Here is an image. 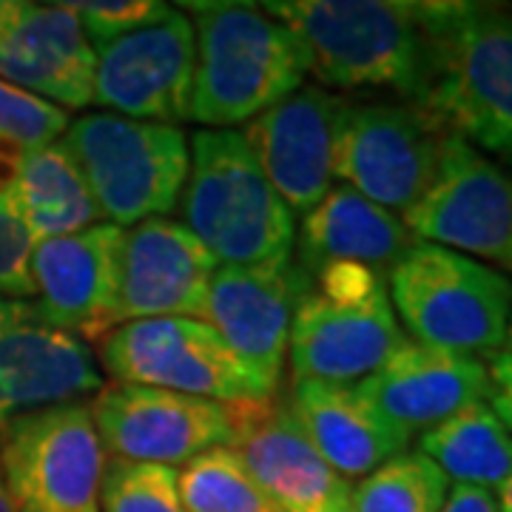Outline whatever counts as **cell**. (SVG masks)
Listing matches in <instances>:
<instances>
[{
  "label": "cell",
  "instance_id": "obj_1",
  "mask_svg": "<svg viewBox=\"0 0 512 512\" xmlns=\"http://www.w3.org/2000/svg\"><path fill=\"white\" fill-rule=\"evenodd\" d=\"M296 40L305 72L325 92H390L419 106L430 46L419 3L274 0L262 6Z\"/></svg>",
  "mask_w": 512,
  "mask_h": 512
},
{
  "label": "cell",
  "instance_id": "obj_2",
  "mask_svg": "<svg viewBox=\"0 0 512 512\" xmlns=\"http://www.w3.org/2000/svg\"><path fill=\"white\" fill-rule=\"evenodd\" d=\"M430 46L419 106L447 131L512 168V12L487 3H419Z\"/></svg>",
  "mask_w": 512,
  "mask_h": 512
},
{
  "label": "cell",
  "instance_id": "obj_3",
  "mask_svg": "<svg viewBox=\"0 0 512 512\" xmlns=\"http://www.w3.org/2000/svg\"><path fill=\"white\" fill-rule=\"evenodd\" d=\"M194 26L191 123L231 128L251 123L305 86V63L293 35L251 3H185Z\"/></svg>",
  "mask_w": 512,
  "mask_h": 512
},
{
  "label": "cell",
  "instance_id": "obj_4",
  "mask_svg": "<svg viewBox=\"0 0 512 512\" xmlns=\"http://www.w3.org/2000/svg\"><path fill=\"white\" fill-rule=\"evenodd\" d=\"M183 188V225L220 265L293 259L296 217L248 151L239 128H197Z\"/></svg>",
  "mask_w": 512,
  "mask_h": 512
},
{
  "label": "cell",
  "instance_id": "obj_5",
  "mask_svg": "<svg viewBox=\"0 0 512 512\" xmlns=\"http://www.w3.org/2000/svg\"><path fill=\"white\" fill-rule=\"evenodd\" d=\"M387 276L365 265H330L311 276L293 313V382L359 384L404 345Z\"/></svg>",
  "mask_w": 512,
  "mask_h": 512
},
{
  "label": "cell",
  "instance_id": "obj_6",
  "mask_svg": "<svg viewBox=\"0 0 512 512\" xmlns=\"http://www.w3.org/2000/svg\"><path fill=\"white\" fill-rule=\"evenodd\" d=\"M387 293L399 325L427 348L490 356L512 322V282L433 242H416L390 268Z\"/></svg>",
  "mask_w": 512,
  "mask_h": 512
},
{
  "label": "cell",
  "instance_id": "obj_7",
  "mask_svg": "<svg viewBox=\"0 0 512 512\" xmlns=\"http://www.w3.org/2000/svg\"><path fill=\"white\" fill-rule=\"evenodd\" d=\"M60 143L80 165L111 225L128 231L168 217L180 205L191 168L183 128L97 111L72 120Z\"/></svg>",
  "mask_w": 512,
  "mask_h": 512
},
{
  "label": "cell",
  "instance_id": "obj_8",
  "mask_svg": "<svg viewBox=\"0 0 512 512\" xmlns=\"http://www.w3.org/2000/svg\"><path fill=\"white\" fill-rule=\"evenodd\" d=\"M100 365L114 382L146 384L220 404L268 402L276 387L242 362L202 319H140L100 336Z\"/></svg>",
  "mask_w": 512,
  "mask_h": 512
},
{
  "label": "cell",
  "instance_id": "obj_9",
  "mask_svg": "<svg viewBox=\"0 0 512 512\" xmlns=\"http://www.w3.org/2000/svg\"><path fill=\"white\" fill-rule=\"evenodd\" d=\"M106 461L92 402L35 410L0 430V478L15 512H100Z\"/></svg>",
  "mask_w": 512,
  "mask_h": 512
},
{
  "label": "cell",
  "instance_id": "obj_10",
  "mask_svg": "<svg viewBox=\"0 0 512 512\" xmlns=\"http://www.w3.org/2000/svg\"><path fill=\"white\" fill-rule=\"evenodd\" d=\"M447 128L416 103H345L333 177L393 214H407L436 180Z\"/></svg>",
  "mask_w": 512,
  "mask_h": 512
},
{
  "label": "cell",
  "instance_id": "obj_11",
  "mask_svg": "<svg viewBox=\"0 0 512 512\" xmlns=\"http://www.w3.org/2000/svg\"><path fill=\"white\" fill-rule=\"evenodd\" d=\"M402 220L419 242L512 274V174L453 131L444 137L436 180Z\"/></svg>",
  "mask_w": 512,
  "mask_h": 512
},
{
  "label": "cell",
  "instance_id": "obj_12",
  "mask_svg": "<svg viewBox=\"0 0 512 512\" xmlns=\"http://www.w3.org/2000/svg\"><path fill=\"white\" fill-rule=\"evenodd\" d=\"M194 26L174 6L131 35L94 46L92 103L128 120L177 126L191 120Z\"/></svg>",
  "mask_w": 512,
  "mask_h": 512
},
{
  "label": "cell",
  "instance_id": "obj_13",
  "mask_svg": "<svg viewBox=\"0 0 512 512\" xmlns=\"http://www.w3.org/2000/svg\"><path fill=\"white\" fill-rule=\"evenodd\" d=\"M92 416L109 458L180 470L234 436L231 404L208 402L146 384H103Z\"/></svg>",
  "mask_w": 512,
  "mask_h": 512
},
{
  "label": "cell",
  "instance_id": "obj_14",
  "mask_svg": "<svg viewBox=\"0 0 512 512\" xmlns=\"http://www.w3.org/2000/svg\"><path fill=\"white\" fill-rule=\"evenodd\" d=\"M100 387L86 339L52 328L32 299L0 293V430L26 413L97 396Z\"/></svg>",
  "mask_w": 512,
  "mask_h": 512
},
{
  "label": "cell",
  "instance_id": "obj_15",
  "mask_svg": "<svg viewBox=\"0 0 512 512\" xmlns=\"http://www.w3.org/2000/svg\"><path fill=\"white\" fill-rule=\"evenodd\" d=\"M345 103L322 86H302L239 128L293 217H305L336 185L333 151Z\"/></svg>",
  "mask_w": 512,
  "mask_h": 512
},
{
  "label": "cell",
  "instance_id": "obj_16",
  "mask_svg": "<svg viewBox=\"0 0 512 512\" xmlns=\"http://www.w3.org/2000/svg\"><path fill=\"white\" fill-rule=\"evenodd\" d=\"M231 450L282 512H350L353 484L316 453L288 399L231 404Z\"/></svg>",
  "mask_w": 512,
  "mask_h": 512
},
{
  "label": "cell",
  "instance_id": "obj_17",
  "mask_svg": "<svg viewBox=\"0 0 512 512\" xmlns=\"http://www.w3.org/2000/svg\"><path fill=\"white\" fill-rule=\"evenodd\" d=\"M217 268L220 262L183 222L160 217L128 228L109 325L168 316L200 319Z\"/></svg>",
  "mask_w": 512,
  "mask_h": 512
},
{
  "label": "cell",
  "instance_id": "obj_18",
  "mask_svg": "<svg viewBox=\"0 0 512 512\" xmlns=\"http://www.w3.org/2000/svg\"><path fill=\"white\" fill-rule=\"evenodd\" d=\"M308 282L311 276L296 265V259L251 268L220 265L200 319L217 330L228 348L265 382L279 387L293 313Z\"/></svg>",
  "mask_w": 512,
  "mask_h": 512
},
{
  "label": "cell",
  "instance_id": "obj_19",
  "mask_svg": "<svg viewBox=\"0 0 512 512\" xmlns=\"http://www.w3.org/2000/svg\"><path fill=\"white\" fill-rule=\"evenodd\" d=\"M0 80L57 109H86L94 49L66 3L0 0Z\"/></svg>",
  "mask_w": 512,
  "mask_h": 512
},
{
  "label": "cell",
  "instance_id": "obj_20",
  "mask_svg": "<svg viewBox=\"0 0 512 512\" xmlns=\"http://www.w3.org/2000/svg\"><path fill=\"white\" fill-rule=\"evenodd\" d=\"M126 231L97 222L69 237L40 239L32 248V305L52 328L80 339L109 333Z\"/></svg>",
  "mask_w": 512,
  "mask_h": 512
},
{
  "label": "cell",
  "instance_id": "obj_21",
  "mask_svg": "<svg viewBox=\"0 0 512 512\" xmlns=\"http://www.w3.org/2000/svg\"><path fill=\"white\" fill-rule=\"evenodd\" d=\"M353 387L387 424L413 439L464 407L487 402V365L478 356L427 348L407 336L376 373Z\"/></svg>",
  "mask_w": 512,
  "mask_h": 512
},
{
  "label": "cell",
  "instance_id": "obj_22",
  "mask_svg": "<svg viewBox=\"0 0 512 512\" xmlns=\"http://www.w3.org/2000/svg\"><path fill=\"white\" fill-rule=\"evenodd\" d=\"M416 242L419 239L410 234L399 214L336 183L325 200L302 217L293 259L308 276L330 265H365L387 276Z\"/></svg>",
  "mask_w": 512,
  "mask_h": 512
},
{
  "label": "cell",
  "instance_id": "obj_23",
  "mask_svg": "<svg viewBox=\"0 0 512 512\" xmlns=\"http://www.w3.org/2000/svg\"><path fill=\"white\" fill-rule=\"evenodd\" d=\"M285 399L316 453L342 478L370 476L384 461L407 453L413 441L387 424L353 384L296 379Z\"/></svg>",
  "mask_w": 512,
  "mask_h": 512
},
{
  "label": "cell",
  "instance_id": "obj_24",
  "mask_svg": "<svg viewBox=\"0 0 512 512\" xmlns=\"http://www.w3.org/2000/svg\"><path fill=\"white\" fill-rule=\"evenodd\" d=\"M3 205L35 242L69 237L103 220L80 165L60 140L49 146L20 148L3 188Z\"/></svg>",
  "mask_w": 512,
  "mask_h": 512
},
{
  "label": "cell",
  "instance_id": "obj_25",
  "mask_svg": "<svg viewBox=\"0 0 512 512\" xmlns=\"http://www.w3.org/2000/svg\"><path fill=\"white\" fill-rule=\"evenodd\" d=\"M419 453L430 458L450 484H470L495 493L512 476V433L487 402L470 404L424 430Z\"/></svg>",
  "mask_w": 512,
  "mask_h": 512
},
{
  "label": "cell",
  "instance_id": "obj_26",
  "mask_svg": "<svg viewBox=\"0 0 512 512\" xmlns=\"http://www.w3.org/2000/svg\"><path fill=\"white\" fill-rule=\"evenodd\" d=\"M450 478L424 456L402 453L384 461L350 493V512H439Z\"/></svg>",
  "mask_w": 512,
  "mask_h": 512
},
{
  "label": "cell",
  "instance_id": "obj_27",
  "mask_svg": "<svg viewBox=\"0 0 512 512\" xmlns=\"http://www.w3.org/2000/svg\"><path fill=\"white\" fill-rule=\"evenodd\" d=\"M177 487L188 512H282L231 447H214L177 470Z\"/></svg>",
  "mask_w": 512,
  "mask_h": 512
},
{
  "label": "cell",
  "instance_id": "obj_28",
  "mask_svg": "<svg viewBox=\"0 0 512 512\" xmlns=\"http://www.w3.org/2000/svg\"><path fill=\"white\" fill-rule=\"evenodd\" d=\"M100 512H188L177 470L160 464H137L109 458L103 487H100Z\"/></svg>",
  "mask_w": 512,
  "mask_h": 512
},
{
  "label": "cell",
  "instance_id": "obj_29",
  "mask_svg": "<svg viewBox=\"0 0 512 512\" xmlns=\"http://www.w3.org/2000/svg\"><path fill=\"white\" fill-rule=\"evenodd\" d=\"M69 123V111L0 80V140L20 148L49 146L63 137Z\"/></svg>",
  "mask_w": 512,
  "mask_h": 512
},
{
  "label": "cell",
  "instance_id": "obj_30",
  "mask_svg": "<svg viewBox=\"0 0 512 512\" xmlns=\"http://www.w3.org/2000/svg\"><path fill=\"white\" fill-rule=\"evenodd\" d=\"M18 154L20 146L0 140V293L12 299H32L35 288H32L29 259H32L35 239L3 205V188L9 183Z\"/></svg>",
  "mask_w": 512,
  "mask_h": 512
},
{
  "label": "cell",
  "instance_id": "obj_31",
  "mask_svg": "<svg viewBox=\"0 0 512 512\" xmlns=\"http://www.w3.org/2000/svg\"><path fill=\"white\" fill-rule=\"evenodd\" d=\"M66 6L80 20V29L92 43V49L143 29L171 9L157 0H89V3H66Z\"/></svg>",
  "mask_w": 512,
  "mask_h": 512
},
{
  "label": "cell",
  "instance_id": "obj_32",
  "mask_svg": "<svg viewBox=\"0 0 512 512\" xmlns=\"http://www.w3.org/2000/svg\"><path fill=\"white\" fill-rule=\"evenodd\" d=\"M487 404L512 433V322L501 348L487 356Z\"/></svg>",
  "mask_w": 512,
  "mask_h": 512
},
{
  "label": "cell",
  "instance_id": "obj_33",
  "mask_svg": "<svg viewBox=\"0 0 512 512\" xmlns=\"http://www.w3.org/2000/svg\"><path fill=\"white\" fill-rule=\"evenodd\" d=\"M439 512H498V501L490 490L470 484H450Z\"/></svg>",
  "mask_w": 512,
  "mask_h": 512
},
{
  "label": "cell",
  "instance_id": "obj_34",
  "mask_svg": "<svg viewBox=\"0 0 512 512\" xmlns=\"http://www.w3.org/2000/svg\"><path fill=\"white\" fill-rule=\"evenodd\" d=\"M495 501H498V512H512V476L495 490Z\"/></svg>",
  "mask_w": 512,
  "mask_h": 512
},
{
  "label": "cell",
  "instance_id": "obj_35",
  "mask_svg": "<svg viewBox=\"0 0 512 512\" xmlns=\"http://www.w3.org/2000/svg\"><path fill=\"white\" fill-rule=\"evenodd\" d=\"M0 512H15V504H12V498H9V493H6L3 478H0Z\"/></svg>",
  "mask_w": 512,
  "mask_h": 512
}]
</instances>
